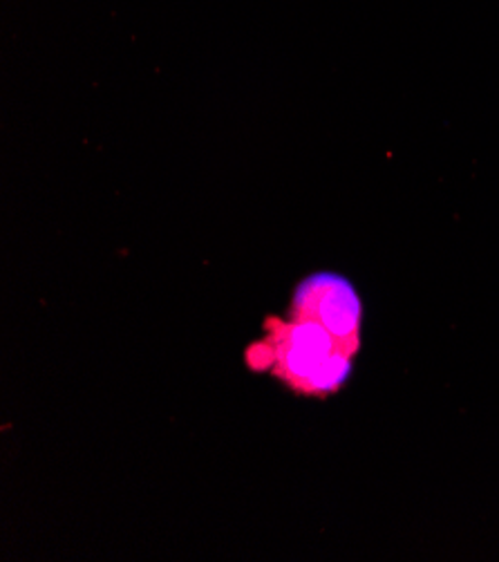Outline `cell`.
<instances>
[{
	"label": "cell",
	"mask_w": 499,
	"mask_h": 562,
	"mask_svg": "<svg viewBox=\"0 0 499 562\" xmlns=\"http://www.w3.org/2000/svg\"><path fill=\"white\" fill-rule=\"evenodd\" d=\"M356 352V348L343 344L318 318L300 314V321L283 334L279 363L285 376L296 381L305 392L329 395L341 390L350 379Z\"/></svg>",
	"instance_id": "cell-1"
},
{
	"label": "cell",
	"mask_w": 499,
	"mask_h": 562,
	"mask_svg": "<svg viewBox=\"0 0 499 562\" xmlns=\"http://www.w3.org/2000/svg\"><path fill=\"white\" fill-rule=\"evenodd\" d=\"M294 307L300 314L318 318L325 327L334 331L339 339L359 350L361 341V299L348 278L318 271L298 285L294 296Z\"/></svg>",
	"instance_id": "cell-2"
}]
</instances>
